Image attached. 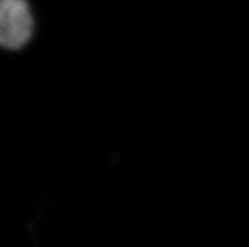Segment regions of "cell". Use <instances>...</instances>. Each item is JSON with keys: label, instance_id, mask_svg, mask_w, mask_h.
Listing matches in <instances>:
<instances>
[{"label": "cell", "instance_id": "6da1fadb", "mask_svg": "<svg viewBox=\"0 0 249 247\" xmlns=\"http://www.w3.org/2000/svg\"><path fill=\"white\" fill-rule=\"evenodd\" d=\"M35 33V18L28 0H0V47L24 48Z\"/></svg>", "mask_w": 249, "mask_h": 247}]
</instances>
